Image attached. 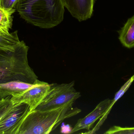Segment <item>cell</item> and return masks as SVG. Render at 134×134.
I'll use <instances>...</instances> for the list:
<instances>
[{
  "label": "cell",
  "mask_w": 134,
  "mask_h": 134,
  "mask_svg": "<svg viewBox=\"0 0 134 134\" xmlns=\"http://www.w3.org/2000/svg\"><path fill=\"white\" fill-rule=\"evenodd\" d=\"M134 80V75L121 87L120 89L116 93V94H115L114 99L113 100H111V104H110L108 110L106 111L105 113L100 118V120L98 121L97 124H96L95 127L92 130H90V131H88V132H86V133H85L94 134L96 133L100 129L101 126H102V124H103L105 120L107 119V117H108V115L109 114L110 111L111 110L113 106L114 105V104L120 98L122 97L123 95L126 92L127 90L129 89V87H130Z\"/></svg>",
  "instance_id": "cell-11"
},
{
  "label": "cell",
  "mask_w": 134,
  "mask_h": 134,
  "mask_svg": "<svg viewBox=\"0 0 134 134\" xmlns=\"http://www.w3.org/2000/svg\"><path fill=\"white\" fill-rule=\"evenodd\" d=\"M74 86V81L68 83L50 84L46 95L34 110L51 111L65 105H73L81 97L80 92L77 91Z\"/></svg>",
  "instance_id": "cell-4"
},
{
  "label": "cell",
  "mask_w": 134,
  "mask_h": 134,
  "mask_svg": "<svg viewBox=\"0 0 134 134\" xmlns=\"http://www.w3.org/2000/svg\"><path fill=\"white\" fill-rule=\"evenodd\" d=\"M81 110L68 105L48 111L34 110L24 120L18 134H48L56 129L63 121L80 113Z\"/></svg>",
  "instance_id": "cell-3"
},
{
  "label": "cell",
  "mask_w": 134,
  "mask_h": 134,
  "mask_svg": "<svg viewBox=\"0 0 134 134\" xmlns=\"http://www.w3.org/2000/svg\"><path fill=\"white\" fill-rule=\"evenodd\" d=\"M30 112L27 104L14 105L0 120V134H18L22 122Z\"/></svg>",
  "instance_id": "cell-5"
},
{
  "label": "cell",
  "mask_w": 134,
  "mask_h": 134,
  "mask_svg": "<svg viewBox=\"0 0 134 134\" xmlns=\"http://www.w3.org/2000/svg\"><path fill=\"white\" fill-rule=\"evenodd\" d=\"M29 49L22 41L13 52L0 53V84L14 81L34 84L38 79L28 63Z\"/></svg>",
  "instance_id": "cell-2"
},
{
  "label": "cell",
  "mask_w": 134,
  "mask_h": 134,
  "mask_svg": "<svg viewBox=\"0 0 134 134\" xmlns=\"http://www.w3.org/2000/svg\"><path fill=\"white\" fill-rule=\"evenodd\" d=\"M16 9L27 23L44 29L61 23L65 11L63 0H19Z\"/></svg>",
  "instance_id": "cell-1"
},
{
  "label": "cell",
  "mask_w": 134,
  "mask_h": 134,
  "mask_svg": "<svg viewBox=\"0 0 134 134\" xmlns=\"http://www.w3.org/2000/svg\"><path fill=\"white\" fill-rule=\"evenodd\" d=\"M12 97L9 96L0 99V120L14 105L11 101Z\"/></svg>",
  "instance_id": "cell-14"
},
{
  "label": "cell",
  "mask_w": 134,
  "mask_h": 134,
  "mask_svg": "<svg viewBox=\"0 0 134 134\" xmlns=\"http://www.w3.org/2000/svg\"><path fill=\"white\" fill-rule=\"evenodd\" d=\"M119 34V39L124 46L128 49L134 47V15L127 20Z\"/></svg>",
  "instance_id": "cell-10"
},
{
  "label": "cell",
  "mask_w": 134,
  "mask_h": 134,
  "mask_svg": "<svg viewBox=\"0 0 134 134\" xmlns=\"http://www.w3.org/2000/svg\"><path fill=\"white\" fill-rule=\"evenodd\" d=\"M50 84L37 79L35 85L27 90L12 95L11 101L13 105L25 103L30 107V112L40 104L50 88Z\"/></svg>",
  "instance_id": "cell-6"
},
{
  "label": "cell",
  "mask_w": 134,
  "mask_h": 134,
  "mask_svg": "<svg viewBox=\"0 0 134 134\" xmlns=\"http://www.w3.org/2000/svg\"><path fill=\"white\" fill-rule=\"evenodd\" d=\"M19 0H0V8L9 12L14 13Z\"/></svg>",
  "instance_id": "cell-16"
},
{
  "label": "cell",
  "mask_w": 134,
  "mask_h": 134,
  "mask_svg": "<svg viewBox=\"0 0 134 134\" xmlns=\"http://www.w3.org/2000/svg\"><path fill=\"white\" fill-rule=\"evenodd\" d=\"M111 100L105 99L101 101L92 112L84 118L78 120L70 133H73L82 130H90L91 127L98 120L100 119L108 110Z\"/></svg>",
  "instance_id": "cell-8"
},
{
  "label": "cell",
  "mask_w": 134,
  "mask_h": 134,
  "mask_svg": "<svg viewBox=\"0 0 134 134\" xmlns=\"http://www.w3.org/2000/svg\"><path fill=\"white\" fill-rule=\"evenodd\" d=\"M20 42L17 30L11 33L0 31V53L13 52Z\"/></svg>",
  "instance_id": "cell-12"
},
{
  "label": "cell",
  "mask_w": 134,
  "mask_h": 134,
  "mask_svg": "<svg viewBox=\"0 0 134 134\" xmlns=\"http://www.w3.org/2000/svg\"><path fill=\"white\" fill-rule=\"evenodd\" d=\"M34 84L20 82H9L0 84V99L20 93L32 87Z\"/></svg>",
  "instance_id": "cell-9"
},
{
  "label": "cell",
  "mask_w": 134,
  "mask_h": 134,
  "mask_svg": "<svg viewBox=\"0 0 134 134\" xmlns=\"http://www.w3.org/2000/svg\"><path fill=\"white\" fill-rule=\"evenodd\" d=\"M13 14L0 8V31L9 32L12 27Z\"/></svg>",
  "instance_id": "cell-13"
},
{
  "label": "cell",
  "mask_w": 134,
  "mask_h": 134,
  "mask_svg": "<svg viewBox=\"0 0 134 134\" xmlns=\"http://www.w3.org/2000/svg\"><path fill=\"white\" fill-rule=\"evenodd\" d=\"M63 1L64 7L79 22L87 20L92 16L95 0Z\"/></svg>",
  "instance_id": "cell-7"
},
{
  "label": "cell",
  "mask_w": 134,
  "mask_h": 134,
  "mask_svg": "<svg viewBox=\"0 0 134 134\" xmlns=\"http://www.w3.org/2000/svg\"><path fill=\"white\" fill-rule=\"evenodd\" d=\"M105 134H134V127H122L118 126H114L109 128Z\"/></svg>",
  "instance_id": "cell-15"
}]
</instances>
